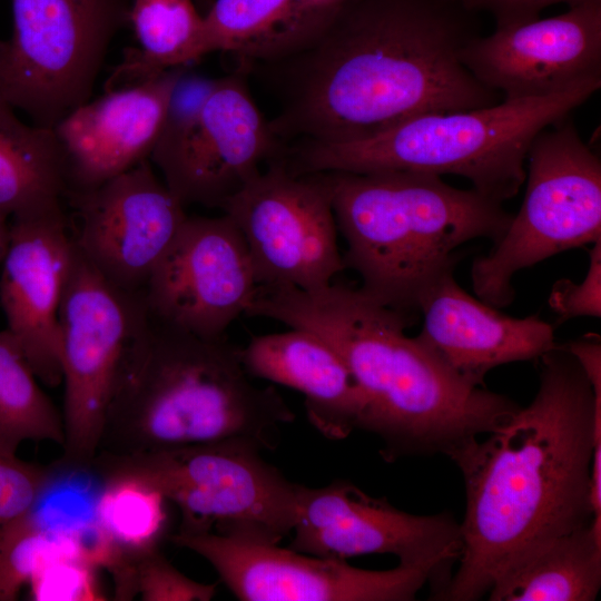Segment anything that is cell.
I'll return each mask as SVG.
<instances>
[{
	"instance_id": "cell-1",
	"label": "cell",
	"mask_w": 601,
	"mask_h": 601,
	"mask_svg": "<svg viewBox=\"0 0 601 601\" xmlns=\"http://www.w3.org/2000/svg\"><path fill=\"white\" fill-rule=\"evenodd\" d=\"M538 392L501 427L456 454L466 509L457 570L441 600L475 601L549 541L592 523V451L601 393L563 346L541 355Z\"/></svg>"
},
{
	"instance_id": "cell-2",
	"label": "cell",
	"mask_w": 601,
	"mask_h": 601,
	"mask_svg": "<svg viewBox=\"0 0 601 601\" xmlns=\"http://www.w3.org/2000/svg\"><path fill=\"white\" fill-rule=\"evenodd\" d=\"M469 39L424 0L343 4L305 46L270 61L286 85L270 129L283 144L358 140L423 115L492 106L500 95L460 59Z\"/></svg>"
},
{
	"instance_id": "cell-3",
	"label": "cell",
	"mask_w": 601,
	"mask_h": 601,
	"mask_svg": "<svg viewBox=\"0 0 601 601\" xmlns=\"http://www.w3.org/2000/svg\"><path fill=\"white\" fill-rule=\"evenodd\" d=\"M246 315L309 331L338 353L366 403L363 430L380 437L386 461L431 454L452 460L520 408L466 381L417 336H407L412 314L383 305L361 287H259Z\"/></svg>"
},
{
	"instance_id": "cell-4",
	"label": "cell",
	"mask_w": 601,
	"mask_h": 601,
	"mask_svg": "<svg viewBox=\"0 0 601 601\" xmlns=\"http://www.w3.org/2000/svg\"><path fill=\"white\" fill-rule=\"evenodd\" d=\"M240 347L152 321L127 357L97 454L116 456L245 439L263 450L295 414L273 387L249 380Z\"/></svg>"
},
{
	"instance_id": "cell-5",
	"label": "cell",
	"mask_w": 601,
	"mask_h": 601,
	"mask_svg": "<svg viewBox=\"0 0 601 601\" xmlns=\"http://www.w3.org/2000/svg\"><path fill=\"white\" fill-rule=\"evenodd\" d=\"M347 249L345 268L385 306L412 314L423 290L455 266V250L477 239L497 242L513 215L473 187L405 170L317 173Z\"/></svg>"
},
{
	"instance_id": "cell-6",
	"label": "cell",
	"mask_w": 601,
	"mask_h": 601,
	"mask_svg": "<svg viewBox=\"0 0 601 601\" xmlns=\"http://www.w3.org/2000/svg\"><path fill=\"white\" fill-rule=\"evenodd\" d=\"M601 79L546 97L428 114L373 137L346 141L297 140L283 162L294 174L387 170L455 175L503 203L525 183V160L535 137L584 104Z\"/></svg>"
},
{
	"instance_id": "cell-7",
	"label": "cell",
	"mask_w": 601,
	"mask_h": 601,
	"mask_svg": "<svg viewBox=\"0 0 601 601\" xmlns=\"http://www.w3.org/2000/svg\"><path fill=\"white\" fill-rule=\"evenodd\" d=\"M262 450L253 441L229 439L128 456L96 454L87 472L148 483L179 509L178 532L215 529L279 543L294 525L298 484L266 463Z\"/></svg>"
},
{
	"instance_id": "cell-8",
	"label": "cell",
	"mask_w": 601,
	"mask_h": 601,
	"mask_svg": "<svg viewBox=\"0 0 601 601\" xmlns=\"http://www.w3.org/2000/svg\"><path fill=\"white\" fill-rule=\"evenodd\" d=\"M526 159L519 213L471 266L475 296L496 308L514 299L512 279L520 270L601 240V161L568 117L535 137Z\"/></svg>"
},
{
	"instance_id": "cell-9",
	"label": "cell",
	"mask_w": 601,
	"mask_h": 601,
	"mask_svg": "<svg viewBox=\"0 0 601 601\" xmlns=\"http://www.w3.org/2000/svg\"><path fill=\"white\" fill-rule=\"evenodd\" d=\"M128 0H11L0 40V101L53 128L90 100L109 47L129 24Z\"/></svg>"
},
{
	"instance_id": "cell-10",
	"label": "cell",
	"mask_w": 601,
	"mask_h": 601,
	"mask_svg": "<svg viewBox=\"0 0 601 601\" xmlns=\"http://www.w3.org/2000/svg\"><path fill=\"white\" fill-rule=\"evenodd\" d=\"M151 324L142 295L107 282L76 249L59 313L65 473L96 456L121 368Z\"/></svg>"
},
{
	"instance_id": "cell-11",
	"label": "cell",
	"mask_w": 601,
	"mask_h": 601,
	"mask_svg": "<svg viewBox=\"0 0 601 601\" xmlns=\"http://www.w3.org/2000/svg\"><path fill=\"white\" fill-rule=\"evenodd\" d=\"M292 531L288 548L300 553L339 560L393 554L400 564L424 568L433 600L442 599L462 552L451 513H406L343 480L317 489L298 484Z\"/></svg>"
},
{
	"instance_id": "cell-12",
	"label": "cell",
	"mask_w": 601,
	"mask_h": 601,
	"mask_svg": "<svg viewBox=\"0 0 601 601\" xmlns=\"http://www.w3.org/2000/svg\"><path fill=\"white\" fill-rule=\"evenodd\" d=\"M239 229L262 287L314 290L345 268L329 196L314 174L269 161L220 208Z\"/></svg>"
},
{
	"instance_id": "cell-13",
	"label": "cell",
	"mask_w": 601,
	"mask_h": 601,
	"mask_svg": "<svg viewBox=\"0 0 601 601\" xmlns=\"http://www.w3.org/2000/svg\"><path fill=\"white\" fill-rule=\"evenodd\" d=\"M171 541L208 561L242 601H410L431 582L424 568L398 563L365 570L280 548L260 535L177 532Z\"/></svg>"
},
{
	"instance_id": "cell-14",
	"label": "cell",
	"mask_w": 601,
	"mask_h": 601,
	"mask_svg": "<svg viewBox=\"0 0 601 601\" xmlns=\"http://www.w3.org/2000/svg\"><path fill=\"white\" fill-rule=\"evenodd\" d=\"M284 147L235 73L215 80L196 117L176 136L157 140L149 160L185 207L221 208Z\"/></svg>"
},
{
	"instance_id": "cell-15",
	"label": "cell",
	"mask_w": 601,
	"mask_h": 601,
	"mask_svg": "<svg viewBox=\"0 0 601 601\" xmlns=\"http://www.w3.org/2000/svg\"><path fill=\"white\" fill-rule=\"evenodd\" d=\"M258 288L248 248L233 219L226 214L187 216L142 297L156 323L217 338L246 314Z\"/></svg>"
},
{
	"instance_id": "cell-16",
	"label": "cell",
	"mask_w": 601,
	"mask_h": 601,
	"mask_svg": "<svg viewBox=\"0 0 601 601\" xmlns=\"http://www.w3.org/2000/svg\"><path fill=\"white\" fill-rule=\"evenodd\" d=\"M76 249L107 282L136 295L176 238L185 206L149 159L91 189L70 193Z\"/></svg>"
},
{
	"instance_id": "cell-17",
	"label": "cell",
	"mask_w": 601,
	"mask_h": 601,
	"mask_svg": "<svg viewBox=\"0 0 601 601\" xmlns=\"http://www.w3.org/2000/svg\"><path fill=\"white\" fill-rule=\"evenodd\" d=\"M465 68L503 100L556 95L601 79V0L562 14L496 24L460 50Z\"/></svg>"
},
{
	"instance_id": "cell-18",
	"label": "cell",
	"mask_w": 601,
	"mask_h": 601,
	"mask_svg": "<svg viewBox=\"0 0 601 601\" xmlns=\"http://www.w3.org/2000/svg\"><path fill=\"white\" fill-rule=\"evenodd\" d=\"M75 252L66 211L13 218L0 264L4 329L50 387L62 383L59 313Z\"/></svg>"
},
{
	"instance_id": "cell-19",
	"label": "cell",
	"mask_w": 601,
	"mask_h": 601,
	"mask_svg": "<svg viewBox=\"0 0 601 601\" xmlns=\"http://www.w3.org/2000/svg\"><path fill=\"white\" fill-rule=\"evenodd\" d=\"M185 69H167L109 89L75 108L52 128L65 159L68 195L97 187L149 159Z\"/></svg>"
},
{
	"instance_id": "cell-20",
	"label": "cell",
	"mask_w": 601,
	"mask_h": 601,
	"mask_svg": "<svg viewBox=\"0 0 601 601\" xmlns=\"http://www.w3.org/2000/svg\"><path fill=\"white\" fill-rule=\"evenodd\" d=\"M418 339L466 381L483 385L500 365L539 358L555 346L554 329L538 316L504 315L463 289L451 268L421 294Z\"/></svg>"
},
{
	"instance_id": "cell-21",
	"label": "cell",
	"mask_w": 601,
	"mask_h": 601,
	"mask_svg": "<svg viewBox=\"0 0 601 601\" xmlns=\"http://www.w3.org/2000/svg\"><path fill=\"white\" fill-rule=\"evenodd\" d=\"M240 358L249 376L300 392L308 421L325 437L363 430L365 400L342 357L316 334L290 328L254 336Z\"/></svg>"
},
{
	"instance_id": "cell-22",
	"label": "cell",
	"mask_w": 601,
	"mask_h": 601,
	"mask_svg": "<svg viewBox=\"0 0 601 601\" xmlns=\"http://www.w3.org/2000/svg\"><path fill=\"white\" fill-rule=\"evenodd\" d=\"M329 19L305 0H216L203 16L200 53L275 61L305 46Z\"/></svg>"
},
{
	"instance_id": "cell-23",
	"label": "cell",
	"mask_w": 601,
	"mask_h": 601,
	"mask_svg": "<svg viewBox=\"0 0 601 601\" xmlns=\"http://www.w3.org/2000/svg\"><path fill=\"white\" fill-rule=\"evenodd\" d=\"M68 193L53 129L23 122L0 101V210L11 219L62 213Z\"/></svg>"
},
{
	"instance_id": "cell-24",
	"label": "cell",
	"mask_w": 601,
	"mask_h": 601,
	"mask_svg": "<svg viewBox=\"0 0 601 601\" xmlns=\"http://www.w3.org/2000/svg\"><path fill=\"white\" fill-rule=\"evenodd\" d=\"M601 588V536L592 523L558 536L506 570L491 601H593Z\"/></svg>"
},
{
	"instance_id": "cell-25",
	"label": "cell",
	"mask_w": 601,
	"mask_h": 601,
	"mask_svg": "<svg viewBox=\"0 0 601 601\" xmlns=\"http://www.w3.org/2000/svg\"><path fill=\"white\" fill-rule=\"evenodd\" d=\"M129 24L138 43L109 78L106 89L136 83L201 58L203 16L193 0H132Z\"/></svg>"
},
{
	"instance_id": "cell-26",
	"label": "cell",
	"mask_w": 601,
	"mask_h": 601,
	"mask_svg": "<svg viewBox=\"0 0 601 601\" xmlns=\"http://www.w3.org/2000/svg\"><path fill=\"white\" fill-rule=\"evenodd\" d=\"M100 481L93 529L104 548L129 558L159 549L168 529V501L161 493L131 475H110Z\"/></svg>"
},
{
	"instance_id": "cell-27",
	"label": "cell",
	"mask_w": 601,
	"mask_h": 601,
	"mask_svg": "<svg viewBox=\"0 0 601 601\" xmlns=\"http://www.w3.org/2000/svg\"><path fill=\"white\" fill-rule=\"evenodd\" d=\"M62 414L41 390L20 347L0 331V451L16 455L26 441L62 446Z\"/></svg>"
},
{
	"instance_id": "cell-28",
	"label": "cell",
	"mask_w": 601,
	"mask_h": 601,
	"mask_svg": "<svg viewBox=\"0 0 601 601\" xmlns=\"http://www.w3.org/2000/svg\"><path fill=\"white\" fill-rule=\"evenodd\" d=\"M78 549L76 535L48 530L33 513L0 546V601L16 600L49 559Z\"/></svg>"
},
{
	"instance_id": "cell-29",
	"label": "cell",
	"mask_w": 601,
	"mask_h": 601,
	"mask_svg": "<svg viewBox=\"0 0 601 601\" xmlns=\"http://www.w3.org/2000/svg\"><path fill=\"white\" fill-rule=\"evenodd\" d=\"M63 474L56 462L39 465L0 451V546L35 513L47 489Z\"/></svg>"
},
{
	"instance_id": "cell-30",
	"label": "cell",
	"mask_w": 601,
	"mask_h": 601,
	"mask_svg": "<svg viewBox=\"0 0 601 601\" xmlns=\"http://www.w3.org/2000/svg\"><path fill=\"white\" fill-rule=\"evenodd\" d=\"M216 583L194 581L177 570L156 549L132 559L122 584V600L139 594L145 601H209L216 593Z\"/></svg>"
},
{
	"instance_id": "cell-31",
	"label": "cell",
	"mask_w": 601,
	"mask_h": 601,
	"mask_svg": "<svg viewBox=\"0 0 601 601\" xmlns=\"http://www.w3.org/2000/svg\"><path fill=\"white\" fill-rule=\"evenodd\" d=\"M97 568L81 550L68 551L49 559L33 575L32 600L96 601L106 600L96 578Z\"/></svg>"
},
{
	"instance_id": "cell-32",
	"label": "cell",
	"mask_w": 601,
	"mask_h": 601,
	"mask_svg": "<svg viewBox=\"0 0 601 601\" xmlns=\"http://www.w3.org/2000/svg\"><path fill=\"white\" fill-rule=\"evenodd\" d=\"M589 268L579 283L562 278L554 283L549 305L560 321L575 317H601V240L592 244Z\"/></svg>"
},
{
	"instance_id": "cell-33",
	"label": "cell",
	"mask_w": 601,
	"mask_h": 601,
	"mask_svg": "<svg viewBox=\"0 0 601 601\" xmlns=\"http://www.w3.org/2000/svg\"><path fill=\"white\" fill-rule=\"evenodd\" d=\"M473 6L489 9L496 19V24L526 21L539 18L548 6L565 2L570 7L591 0H467Z\"/></svg>"
},
{
	"instance_id": "cell-34",
	"label": "cell",
	"mask_w": 601,
	"mask_h": 601,
	"mask_svg": "<svg viewBox=\"0 0 601 601\" xmlns=\"http://www.w3.org/2000/svg\"><path fill=\"white\" fill-rule=\"evenodd\" d=\"M314 10L321 14L332 18L336 11L345 3V0H305Z\"/></svg>"
},
{
	"instance_id": "cell-35",
	"label": "cell",
	"mask_w": 601,
	"mask_h": 601,
	"mask_svg": "<svg viewBox=\"0 0 601 601\" xmlns=\"http://www.w3.org/2000/svg\"><path fill=\"white\" fill-rule=\"evenodd\" d=\"M11 218L0 210V264L6 255L10 240Z\"/></svg>"
}]
</instances>
